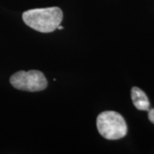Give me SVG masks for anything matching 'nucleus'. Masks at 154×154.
Listing matches in <instances>:
<instances>
[{
	"instance_id": "obj_1",
	"label": "nucleus",
	"mask_w": 154,
	"mask_h": 154,
	"mask_svg": "<svg viewBox=\"0 0 154 154\" xmlns=\"http://www.w3.org/2000/svg\"><path fill=\"white\" fill-rule=\"evenodd\" d=\"M26 25L40 33H51L63 21V11L58 7L33 9L22 14Z\"/></svg>"
},
{
	"instance_id": "obj_2",
	"label": "nucleus",
	"mask_w": 154,
	"mask_h": 154,
	"mask_svg": "<svg viewBox=\"0 0 154 154\" xmlns=\"http://www.w3.org/2000/svg\"><path fill=\"white\" fill-rule=\"evenodd\" d=\"M97 128L99 133L107 140H119L125 137L128 126L123 116L113 110H106L97 117Z\"/></svg>"
},
{
	"instance_id": "obj_3",
	"label": "nucleus",
	"mask_w": 154,
	"mask_h": 154,
	"mask_svg": "<svg viewBox=\"0 0 154 154\" xmlns=\"http://www.w3.org/2000/svg\"><path fill=\"white\" fill-rule=\"evenodd\" d=\"M10 82L15 88L28 92L42 91L47 87V80L44 74L34 69L17 72L11 75Z\"/></svg>"
},
{
	"instance_id": "obj_4",
	"label": "nucleus",
	"mask_w": 154,
	"mask_h": 154,
	"mask_svg": "<svg viewBox=\"0 0 154 154\" xmlns=\"http://www.w3.org/2000/svg\"><path fill=\"white\" fill-rule=\"evenodd\" d=\"M131 99L134 107L139 110L148 111L150 109V102L149 99L140 88L134 87L131 89Z\"/></svg>"
},
{
	"instance_id": "obj_5",
	"label": "nucleus",
	"mask_w": 154,
	"mask_h": 154,
	"mask_svg": "<svg viewBox=\"0 0 154 154\" xmlns=\"http://www.w3.org/2000/svg\"><path fill=\"white\" fill-rule=\"evenodd\" d=\"M148 119L154 124V109H149Z\"/></svg>"
},
{
	"instance_id": "obj_6",
	"label": "nucleus",
	"mask_w": 154,
	"mask_h": 154,
	"mask_svg": "<svg viewBox=\"0 0 154 154\" xmlns=\"http://www.w3.org/2000/svg\"><path fill=\"white\" fill-rule=\"evenodd\" d=\"M57 29H59V30H63V26H61V25H59V26L57 27Z\"/></svg>"
}]
</instances>
